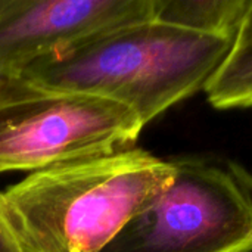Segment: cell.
<instances>
[{"label":"cell","mask_w":252,"mask_h":252,"mask_svg":"<svg viewBox=\"0 0 252 252\" xmlns=\"http://www.w3.org/2000/svg\"><path fill=\"white\" fill-rule=\"evenodd\" d=\"M174 176L133 146L32 171L0 195V223L19 252H103Z\"/></svg>","instance_id":"1"},{"label":"cell","mask_w":252,"mask_h":252,"mask_svg":"<svg viewBox=\"0 0 252 252\" xmlns=\"http://www.w3.org/2000/svg\"><path fill=\"white\" fill-rule=\"evenodd\" d=\"M233 38L155 18L40 59L18 77L44 89L123 103L146 127L171 106L205 90Z\"/></svg>","instance_id":"2"},{"label":"cell","mask_w":252,"mask_h":252,"mask_svg":"<svg viewBox=\"0 0 252 252\" xmlns=\"http://www.w3.org/2000/svg\"><path fill=\"white\" fill-rule=\"evenodd\" d=\"M174 176L103 252H252V173L219 155H177Z\"/></svg>","instance_id":"3"},{"label":"cell","mask_w":252,"mask_h":252,"mask_svg":"<svg viewBox=\"0 0 252 252\" xmlns=\"http://www.w3.org/2000/svg\"><path fill=\"white\" fill-rule=\"evenodd\" d=\"M143 128L123 103L21 77L0 80V174L133 148Z\"/></svg>","instance_id":"4"},{"label":"cell","mask_w":252,"mask_h":252,"mask_svg":"<svg viewBox=\"0 0 252 252\" xmlns=\"http://www.w3.org/2000/svg\"><path fill=\"white\" fill-rule=\"evenodd\" d=\"M157 15L158 0H9L0 12V78Z\"/></svg>","instance_id":"5"},{"label":"cell","mask_w":252,"mask_h":252,"mask_svg":"<svg viewBox=\"0 0 252 252\" xmlns=\"http://www.w3.org/2000/svg\"><path fill=\"white\" fill-rule=\"evenodd\" d=\"M204 92L216 109L252 108V4Z\"/></svg>","instance_id":"6"},{"label":"cell","mask_w":252,"mask_h":252,"mask_svg":"<svg viewBox=\"0 0 252 252\" xmlns=\"http://www.w3.org/2000/svg\"><path fill=\"white\" fill-rule=\"evenodd\" d=\"M252 0H158L157 19L189 30L235 37Z\"/></svg>","instance_id":"7"},{"label":"cell","mask_w":252,"mask_h":252,"mask_svg":"<svg viewBox=\"0 0 252 252\" xmlns=\"http://www.w3.org/2000/svg\"><path fill=\"white\" fill-rule=\"evenodd\" d=\"M0 195H1V190H0ZM0 252H19L15 247V244L7 236V233L4 232L1 223H0Z\"/></svg>","instance_id":"8"},{"label":"cell","mask_w":252,"mask_h":252,"mask_svg":"<svg viewBox=\"0 0 252 252\" xmlns=\"http://www.w3.org/2000/svg\"><path fill=\"white\" fill-rule=\"evenodd\" d=\"M9 3V0H0V12L6 7V4Z\"/></svg>","instance_id":"9"},{"label":"cell","mask_w":252,"mask_h":252,"mask_svg":"<svg viewBox=\"0 0 252 252\" xmlns=\"http://www.w3.org/2000/svg\"><path fill=\"white\" fill-rule=\"evenodd\" d=\"M0 80H1V78H0Z\"/></svg>","instance_id":"10"}]
</instances>
